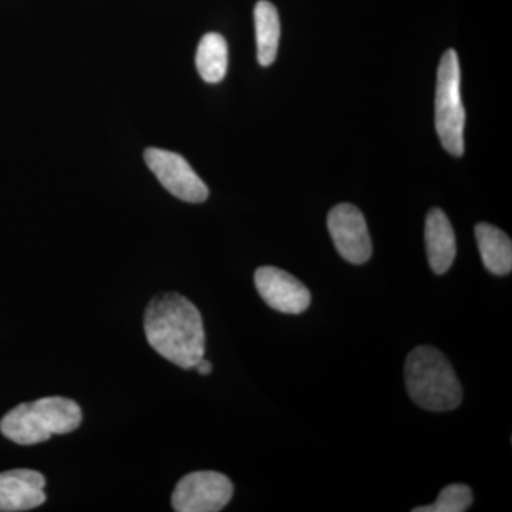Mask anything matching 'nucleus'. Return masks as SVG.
Segmentation results:
<instances>
[{
  "instance_id": "obj_1",
  "label": "nucleus",
  "mask_w": 512,
  "mask_h": 512,
  "mask_svg": "<svg viewBox=\"0 0 512 512\" xmlns=\"http://www.w3.org/2000/svg\"><path fill=\"white\" fill-rule=\"evenodd\" d=\"M144 330L151 348L181 369H194L204 357L205 332L201 313L178 293L158 295L148 305Z\"/></svg>"
},
{
  "instance_id": "obj_2",
  "label": "nucleus",
  "mask_w": 512,
  "mask_h": 512,
  "mask_svg": "<svg viewBox=\"0 0 512 512\" xmlns=\"http://www.w3.org/2000/svg\"><path fill=\"white\" fill-rule=\"evenodd\" d=\"M407 392L417 406L429 412H450L463 400V389L446 356L431 346L409 353L404 365Z\"/></svg>"
},
{
  "instance_id": "obj_3",
  "label": "nucleus",
  "mask_w": 512,
  "mask_h": 512,
  "mask_svg": "<svg viewBox=\"0 0 512 512\" xmlns=\"http://www.w3.org/2000/svg\"><path fill=\"white\" fill-rule=\"evenodd\" d=\"M79 404L64 397H45L19 404L0 421L6 439L20 446L43 443L55 434L72 433L82 423Z\"/></svg>"
},
{
  "instance_id": "obj_4",
  "label": "nucleus",
  "mask_w": 512,
  "mask_h": 512,
  "mask_svg": "<svg viewBox=\"0 0 512 512\" xmlns=\"http://www.w3.org/2000/svg\"><path fill=\"white\" fill-rule=\"evenodd\" d=\"M461 72L456 50L448 49L437 70L436 131L451 156L464 154L466 111L461 100Z\"/></svg>"
},
{
  "instance_id": "obj_5",
  "label": "nucleus",
  "mask_w": 512,
  "mask_h": 512,
  "mask_svg": "<svg viewBox=\"0 0 512 512\" xmlns=\"http://www.w3.org/2000/svg\"><path fill=\"white\" fill-rule=\"evenodd\" d=\"M234 494V485L217 471H195L175 487L171 504L177 512H218Z\"/></svg>"
},
{
  "instance_id": "obj_6",
  "label": "nucleus",
  "mask_w": 512,
  "mask_h": 512,
  "mask_svg": "<svg viewBox=\"0 0 512 512\" xmlns=\"http://www.w3.org/2000/svg\"><path fill=\"white\" fill-rule=\"evenodd\" d=\"M144 160L165 190L174 197L192 204L207 200L210 194L207 185L180 154L161 148H147Z\"/></svg>"
},
{
  "instance_id": "obj_7",
  "label": "nucleus",
  "mask_w": 512,
  "mask_h": 512,
  "mask_svg": "<svg viewBox=\"0 0 512 512\" xmlns=\"http://www.w3.org/2000/svg\"><path fill=\"white\" fill-rule=\"evenodd\" d=\"M328 228L340 256L353 265H363L372 256V239L365 215L352 204H339L329 212Z\"/></svg>"
},
{
  "instance_id": "obj_8",
  "label": "nucleus",
  "mask_w": 512,
  "mask_h": 512,
  "mask_svg": "<svg viewBox=\"0 0 512 512\" xmlns=\"http://www.w3.org/2000/svg\"><path fill=\"white\" fill-rule=\"evenodd\" d=\"M255 286L266 305L276 312L299 315L311 305L309 289L295 276L275 266L256 269Z\"/></svg>"
},
{
  "instance_id": "obj_9",
  "label": "nucleus",
  "mask_w": 512,
  "mask_h": 512,
  "mask_svg": "<svg viewBox=\"0 0 512 512\" xmlns=\"http://www.w3.org/2000/svg\"><path fill=\"white\" fill-rule=\"evenodd\" d=\"M46 480L33 470L0 473V512L29 511L46 501Z\"/></svg>"
},
{
  "instance_id": "obj_10",
  "label": "nucleus",
  "mask_w": 512,
  "mask_h": 512,
  "mask_svg": "<svg viewBox=\"0 0 512 512\" xmlns=\"http://www.w3.org/2000/svg\"><path fill=\"white\" fill-rule=\"evenodd\" d=\"M427 258L434 274H446L457 255L456 235L447 215L440 208H433L426 217Z\"/></svg>"
},
{
  "instance_id": "obj_11",
  "label": "nucleus",
  "mask_w": 512,
  "mask_h": 512,
  "mask_svg": "<svg viewBox=\"0 0 512 512\" xmlns=\"http://www.w3.org/2000/svg\"><path fill=\"white\" fill-rule=\"evenodd\" d=\"M478 249L483 264L491 274L505 276L512 271V242L510 237L494 225L481 222L476 227Z\"/></svg>"
},
{
  "instance_id": "obj_12",
  "label": "nucleus",
  "mask_w": 512,
  "mask_h": 512,
  "mask_svg": "<svg viewBox=\"0 0 512 512\" xmlns=\"http://www.w3.org/2000/svg\"><path fill=\"white\" fill-rule=\"evenodd\" d=\"M256 49L261 66H271L278 55L281 22L278 10L268 0L256 3L255 12Z\"/></svg>"
},
{
  "instance_id": "obj_13",
  "label": "nucleus",
  "mask_w": 512,
  "mask_h": 512,
  "mask_svg": "<svg viewBox=\"0 0 512 512\" xmlns=\"http://www.w3.org/2000/svg\"><path fill=\"white\" fill-rule=\"evenodd\" d=\"M195 64L204 82L220 83L228 69V45L224 37L218 33H207L202 37Z\"/></svg>"
},
{
  "instance_id": "obj_14",
  "label": "nucleus",
  "mask_w": 512,
  "mask_h": 512,
  "mask_svg": "<svg viewBox=\"0 0 512 512\" xmlns=\"http://www.w3.org/2000/svg\"><path fill=\"white\" fill-rule=\"evenodd\" d=\"M473 491L466 484H450L441 490L436 503L413 508V512H464L473 504Z\"/></svg>"
},
{
  "instance_id": "obj_15",
  "label": "nucleus",
  "mask_w": 512,
  "mask_h": 512,
  "mask_svg": "<svg viewBox=\"0 0 512 512\" xmlns=\"http://www.w3.org/2000/svg\"><path fill=\"white\" fill-rule=\"evenodd\" d=\"M194 369H197V372L200 373V375L202 376L210 375V373L212 372V365L210 362H208L207 359H204V357H202L200 362H198L197 365H195Z\"/></svg>"
}]
</instances>
